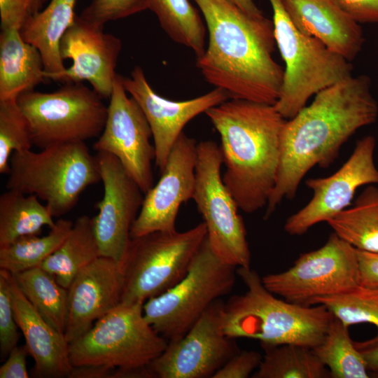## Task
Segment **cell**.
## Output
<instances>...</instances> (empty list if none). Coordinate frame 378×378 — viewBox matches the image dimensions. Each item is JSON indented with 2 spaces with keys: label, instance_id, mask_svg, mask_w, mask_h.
<instances>
[{
  "label": "cell",
  "instance_id": "8",
  "mask_svg": "<svg viewBox=\"0 0 378 378\" xmlns=\"http://www.w3.org/2000/svg\"><path fill=\"white\" fill-rule=\"evenodd\" d=\"M204 222L183 232L157 231L132 237L120 262L121 302L142 303L178 284L206 237Z\"/></svg>",
  "mask_w": 378,
  "mask_h": 378
},
{
  "label": "cell",
  "instance_id": "32",
  "mask_svg": "<svg viewBox=\"0 0 378 378\" xmlns=\"http://www.w3.org/2000/svg\"><path fill=\"white\" fill-rule=\"evenodd\" d=\"M349 327L333 317L321 342L312 349L332 378H368V369L355 346Z\"/></svg>",
  "mask_w": 378,
  "mask_h": 378
},
{
  "label": "cell",
  "instance_id": "14",
  "mask_svg": "<svg viewBox=\"0 0 378 378\" xmlns=\"http://www.w3.org/2000/svg\"><path fill=\"white\" fill-rule=\"evenodd\" d=\"M151 137L152 131L144 112L127 96L122 76L117 74L106 123L94 148L117 158L144 194L154 186L152 162L155 152L150 142Z\"/></svg>",
  "mask_w": 378,
  "mask_h": 378
},
{
  "label": "cell",
  "instance_id": "23",
  "mask_svg": "<svg viewBox=\"0 0 378 378\" xmlns=\"http://www.w3.org/2000/svg\"><path fill=\"white\" fill-rule=\"evenodd\" d=\"M47 80L42 56L20 29H1L0 101L17 99Z\"/></svg>",
  "mask_w": 378,
  "mask_h": 378
},
{
  "label": "cell",
  "instance_id": "20",
  "mask_svg": "<svg viewBox=\"0 0 378 378\" xmlns=\"http://www.w3.org/2000/svg\"><path fill=\"white\" fill-rule=\"evenodd\" d=\"M123 273L120 262L99 256L81 270L68 288L64 336L76 340L121 302Z\"/></svg>",
  "mask_w": 378,
  "mask_h": 378
},
{
  "label": "cell",
  "instance_id": "28",
  "mask_svg": "<svg viewBox=\"0 0 378 378\" xmlns=\"http://www.w3.org/2000/svg\"><path fill=\"white\" fill-rule=\"evenodd\" d=\"M12 275L32 306L51 326L64 335L69 312L68 289L41 267Z\"/></svg>",
  "mask_w": 378,
  "mask_h": 378
},
{
  "label": "cell",
  "instance_id": "7",
  "mask_svg": "<svg viewBox=\"0 0 378 378\" xmlns=\"http://www.w3.org/2000/svg\"><path fill=\"white\" fill-rule=\"evenodd\" d=\"M276 44L285 63L280 92L274 104L286 119L294 117L309 98L352 75L351 62L318 39L302 33L282 1L269 0Z\"/></svg>",
  "mask_w": 378,
  "mask_h": 378
},
{
  "label": "cell",
  "instance_id": "30",
  "mask_svg": "<svg viewBox=\"0 0 378 378\" xmlns=\"http://www.w3.org/2000/svg\"><path fill=\"white\" fill-rule=\"evenodd\" d=\"M148 9L174 42L190 48L197 58L205 51L206 27L189 0H148Z\"/></svg>",
  "mask_w": 378,
  "mask_h": 378
},
{
  "label": "cell",
  "instance_id": "3",
  "mask_svg": "<svg viewBox=\"0 0 378 378\" xmlns=\"http://www.w3.org/2000/svg\"><path fill=\"white\" fill-rule=\"evenodd\" d=\"M218 132L223 181L239 209L266 206L274 187L286 119L274 104L229 99L204 113Z\"/></svg>",
  "mask_w": 378,
  "mask_h": 378
},
{
  "label": "cell",
  "instance_id": "27",
  "mask_svg": "<svg viewBox=\"0 0 378 378\" xmlns=\"http://www.w3.org/2000/svg\"><path fill=\"white\" fill-rule=\"evenodd\" d=\"M53 216L34 195L8 190L0 196V246L52 227Z\"/></svg>",
  "mask_w": 378,
  "mask_h": 378
},
{
  "label": "cell",
  "instance_id": "41",
  "mask_svg": "<svg viewBox=\"0 0 378 378\" xmlns=\"http://www.w3.org/2000/svg\"><path fill=\"white\" fill-rule=\"evenodd\" d=\"M359 285L378 288V252L357 249Z\"/></svg>",
  "mask_w": 378,
  "mask_h": 378
},
{
  "label": "cell",
  "instance_id": "4",
  "mask_svg": "<svg viewBox=\"0 0 378 378\" xmlns=\"http://www.w3.org/2000/svg\"><path fill=\"white\" fill-rule=\"evenodd\" d=\"M237 274L247 290L223 303L222 322L227 337L253 339L261 345L293 344L311 349L321 342L334 317L327 307L277 298L251 267H237Z\"/></svg>",
  "mask_w": 378,
  "mask_h": 378
},
{
  "label": "cell",
  "instance_id": "6",
  "mask_svg": "<svg viewBox=\"0 0 378 378\" xmlns=\"http://www.w3.org/2000/svg\"><path fill=\"white\" fill-rule=\"evenodd\" d=\"M9 166L7 189L35 195L53 217L69 212L82 192L101 181L97 157L85 142L53 145L38 152L15 151Z\"/></svg>",
  "mask_w": 378,
  "mask_h": 378
},
{
  "label": "cell",
  "instance_id": "17",
  "mask_svg": "<svg viewBox=\"0 0 378 378\" xmlns=\"http://www.w3.org/2000/svg\"><path fill=\"white\" fill-rule=\"evenodd\" d=\"M197 145L184 132L179 136L160 179L144 195L131 228V238L157 231L176 230L179 208L192 199L195 190Z\"/></svg>",
  "mask_w": 378,
  "mask_h": 378
},
{
  "label": "cell",
  "instance_id": "9",
  "mask_svg": "<svg viewBox=\"0 0 378 378\" xmlns=\"http://www.w3.org/2000/svg\"><path fill=\"white\" fill-rule=\"evenodd\" d=\"M236 274L237 267L220 260L206 237L186 275L144 303V317L168 342L178 340L214 302L232 290Z\"/></svg>",
  "mask_w": 378,
  "mask_h": 378
},
{
  "label": "cell",
  "instance_id": "16",
  "mask_svg": "<svg viewBox=\"0 0 378 378\" xmlns=\"http://www.w3.org/2000/svg\"><path fill=\"white\" fill-rule=\"evenodd\" d=\"M96 157L104 195L95 204L99 213L93 218L94 233L101 256L120 263L145 194L117 158L106 152H98Z\"/></svg>",
  "mask_w": 378,
  "mask_h": 378
},
{
  "label": "cell",
  "instance_id": "35",
  "mask_svg": "<svg viewBox=\"0 0 378 378\" xmlns=\"http://www.w3.org/2000/svg\"><path fill=\"white\" fill-rule=\"evenodd\" d=\"M147 9L148 0H91L78 16L90 24L104 28L108 22Z\"/></svg>",
  "mask_w": 378,
  "mask_h": 378
},
{
  "label": "cell",
  "instance_id": "26",
  "mask_svg": "<svg viewBox=\"0 0 378 378\" xmlns=\"http://www.w3.org/2000/svg\"><path fill=\"white\" fill-rule=\"evenodd\" d=\"M326 223L334 233L356 249L378 252V188L367 187L352 206Z\"/></svg>",
  "mask_w": 378,
  "mask_h": 378
},
{
  "label": "cell",
  "instance_id": "29",
  "mask_svg": "<svg viewBox=\"0 0 378 378\" xmlns=\"http://www.w3.org/2000/svg\"><path fill=\"white\" fill-rule=\"evenodd\" d=\"M261 346L265 354L253 378L331 377L311 348L293 344Z\"/></svg>",
  "mask_w": 378,
  "mask_h": 378
},
{
  "label": "cell",
  "instance_id": "24",
  "mask_svg": "<svg viewBox=\"0 0 378 378\" xmlns=\"http://www.w3.org/2000/svg\"><path fill=\"white\" fill-rule=\"evenodd\" d=\"M76 0H51L20 29L22 37L41 52L47 79L62 83L66 67L60 41L74 22Z\"/></svg>",
  "mask_w": 378,
  "mask_h": 378
},
{
  "label": "cell",
  "instance_id": "21",
  "mask_svg": "<svg viewBox=\"0 0 378 378\" xmlns=\"http://www.w3.org/2000/svg\"><path fill=\"white\" fill-rule=\"evenodd\" d=\"M284 6L294 25L349 62L360 52L364 35L359 23L335 0H286Z\"/></svg>",
  "mask_w": 378,
  "mask_h": 378
},
{
  "label": "cell",
  "instance_id": "34",
  "mask_svg": "<svg viewBox=\"0 0 378 378\" xmlns=\"http://www.w3.org/2000/svg\"><path fill=\"white\" fill-rule=\"evenodd\" d=\"M33 145L30 124L17 99L0 101V173L8 174L13 152L30 150Z\"/></svg>",
  "mask_w": 378,
  "mask_h": 378
},
{
  "label": "cell",
  "instance_id": "42",
  "mask_svg": "<svg viewBox=\"0 0 378 378\" xmlns=\"http://www.w3.org/2000/svg\"><path fill=\"white\" fill-rule=\"evenodd\" d=\"M354 344L365 358L368 371L378 374V340L370 339Z\"/></svg>",
  "mask_w": 378,
  "mask_h": 378
},
{
  "label": "cell",
  "instance_id": "31",
  "mask_svg": "<svg viewBox=\"0 0 378 378\" xmlns=\"http://www.w3.org/2000/svg\"><path fill=\"white\" fill-rule=\"evenodd\" d=\"M74 223L59 218L45 236L31 234L0 246V269L15 274L41 263L53 253L71 232Z\"/></svg>",
  "mask_w": 378,
  "mask_h": 378
},
{
  "label": "cell",
  "instance_id": "36",
  "mask_svg": "<svg viewBox=\"0 0 378 378\" xmlns=\"http://www.w3.org/2000/svg\"><path fill=\"white\" fill-rule=\"evenodd\" d=\"M8 272L0 269V354L1 358L8 357L19 340Z\"/></svg>",
  "mask_w": 378,
  "mask_h": 378
},
{
  "label": "cell",
  "instance_id": "18",
  "mask_svg": "<svg viewBox=\"0 0 378 378\" xmlns=\"http://www.w3.org/2000/svg\"><path fill=\"white\" fill-rule=\"evenodd\" d=\"M122 81L149 123L155 152V166L160 172L164 169L171 150L183 132L186 125L200 113L230 99L225 91L215 88L194 99H167L153 90L144 70L139 66L132 69L130 77L122 76Z\"/></svg>",
  "mask_w": 378,
  "mask_h": 378
},
{
  "label": "cell",
  "instance_id": "2",
  "mask_svg": "<svg viewBox=\"0 0 378 378\" xmlns=\"http://www.w3.org/2000/svg\"><path fill=\"white\" fill-rule=\"evenodd\" d=\"M209 34L196 65L204 79L230 99L274 104L284 69L275 61L274 24L248 15L228 0H194Z\"/></svg>",
  "mask_w": 378,
  "mask_h": 378
},
{
  "label": "cell",
  "instance_id": "15",
  "mask_svg": "<svg viewBox=\"0 0 378 378\" xmlns=\"http://www.w3.org/2000/svg\"><path fill=\"white\" fill-rule=\"evenodd\" d=\"M376 139L366 136L358 140L344 164L333 174L306 180L313 192L310 201L287 218L285 231L302 235L310 227L332 217L351 204L356 190L365 185L378 184V169L374 161Z\"/></svg>",
  "mask_w": 378,
  "mask_h": 378
},
{
  "label": "cell",
  "instance_id": "45",
  "mask_svg": "<svg viewBox=\"0 0 378 378\" xmlns=\"http://www.w3.org/2000/svg\"><path fill=\"white\" fill-rule=\"evenodd\" d=\"M281 1H286V0H281Z\"/></svg>",
  "mask_w": 378,
  "mask_h": 378
},
{
  "label": "cell",
  "instance_id": "44",
  "mask_svg": "<svg viewBox=\"0 0 378 378\" xmlns=\"http://www.w3.org/2000/svg\"><path fill=\"white\" fill-rule=\"evenodd\" d=\"M241 10L245 12L249 15L260 18L263 17L262 12L256 6L254 0H228Z\"/></svg>",
  "mask_w": 378,
  "mask_h": 378
},
{
  "label": "cell",
  "instance_id": "43",
  "mask_svg": "<svg viewBox=\"0 0 378 378\" xmlns=\"http://www.w3.org/2000/svg\"><path fill=\"white\" fill-rule=\"evenodd\" d=\"M115 370L99 365L74 367L69 375L71 378H106L113 377Z\"/></svg>",
  "mask_w": 378,
  "mask_h": 378
},
{
  "label": "cell",
  "instance_id": "19",
  "mask_svg": "<svg viewBox=\"0 0 378 378\" xmlns=\"http://www.w3.org/2000/svg\"><path fill=\"white\" fill-rule=\"evenodd\" d=\"M121 50L119 38L76 15L59 44L62 59L72 61L63 74L62 83L86 80L102 99H109Z\"/></svg>",
  "mask_w": 378,
  "mask_h": 378
},
{
  "label": "cell",
  "instance_id": "39",
  "mask_svg": "<svg viewBox=\"0 0 378 378\" xmlns=\"http://www.w3.org/2000/svg\"><path fill=\"white\" fill-rule=\"evenodd\" d=\"M340 8L360 23L378 22V0H335Z\"/></svg>",
  "mask_w": 378,
  "mask_h": 378
},
{
  "label": "cell",
  "instance_id": "38",
  "mask_svg": "<svg viewBox=\"0 0 378 378\" xmlns=\"http://www.w3.org/2000/svg\"><path fill=\"white\" fill-rule=\"evenodd\" d=\"M262 356L255 351H240L220 368L212 378H247L257 370Z\"/></svg>",
  "mask_w": 378,
  "mask_h": 378
},
{
  "label": "cell",
  "instance_id": "37",
  "mask_svg": "<svg viewBox=\"0 0 378 378\" xmlns=\"http://www.w3.org/2000/svg\"><path fill=\"white\" fill-rule=\"evenodd\" d=\"M47 0H0L1 29H20Z\"/></svg>",
  "mask_w": 378,
  "mask_h": 378
},
{
  "label": "cell",
  "instance_id": "22",
  "mask_svg": "<svg viewBox=\"0 0 378 378\" xmlns=\"http://www.w3.org/2000/svg\"><path fill=\"white\" fill-rule=\"evenodd\" d=\"M8 277L16 321L24 337L28 354L34 361V374L41 378L69 377L74 367L69 358V343L64 335L32 306L8 272Z\"/></svg>",
  "mask_w": 378,
  "mask_h": 378
},
{
  "label": "cell",
  "instance_id": "33",
  "mask_svg": "<svg viewBox=\"0 0 378 378\" xmlns=\"http://www.w3.org/2000/svg\"><path fill=\"white\" fill-rule=\"evenodd\" d=\"M323 304L333 316L349 327L368 323L376 326L378 340V288L358 286L342 294L316 299L313 305Z\"/></svg>",
  "mask_w": 378,
  "mask_h": 378
},
{
  "label": "cell",
  "instance_id": "10",
  "mask_svg": "<svg viewBox=\"0 0 378 378\" xmlns=\"http://www.w3.org/2000/svg\"><path fill=\"white\" fill-rule=\"evenodd\" d=\"M17 102L30 124L34 145L41 149L97 137L107 118L102 98L82 83H65L51 92L31 90Z\"/></svg>",
  "mask_w": 378,
  "mask_h": 378
},
{
  "label": "cell",
  "instance_id": "11",
  "mask_svg": "<svg viewBox=\"0 0 378 378\" xmlns=\"http://www.w3.org/2000/svg\"><path fill=\"white\" fill-rule=\"evenodd\" d=\"M220 146L213 141L197 145L195 186L192 196L206 227L213 253L236 267H251V252L244 220L221 174Z\"/></svg>",
  "mask_w": 378,
  "mask_h": 378
},
{
  "label": "cell",
  "instance_id": "5",
  "mask_svg": "<svg viewBox=\"0 0 378 378\" xmlns=\"http://www.w3.org/2000/svg\"><path fill=\"white\" fill-rule=\"evenodd\" d=\"M143 304L120 302L69 343L72 366L108 367L113 377H150L148 366L168 341L146 321Z\"/></svg>",
  "mask_w": 378,
  "mask_h": 378
},
{
  "label": "cell",
  "instance_id": "12",
  "mask_svg": "<svg viewBox=\"0 0 378 378\" xmlns=\"http://www.w3.org/2000/svg\"><path fill=\"white\" fill-rule=\"evenodd\" d=\"M261 278L273 294L311 306L317 298L342 294L359 286L357 249L333 232L323 246L300 254L287 270Z\"/></svg>",
  "mask_w": 378,
  "mask_h": 378
},
{
  "label": "cell",
  "instance_id": "25",
  "mask_svg": "<svg viewBox=\"0 0 378 378\" xmlns=\"http://www.w3.org/2000/svg\"><path fill=\"white\" fill-rule=\"evenodd\" d=\"M99 256L93 218L83 215L76 218L59 247L39 267L55 276L57 282L68 289L76 274Z\"/></svg>",
  "mask_w": 378,
  "mask_h": 378
},
{
  "label": "cell",
  "instance_id": "40",
  "mask_svg": "<svg viewBox=\"0 0 378 378\" xmlns=\"http://www.w3.org/2000/svg\"><path fill=\"white\" fill-rule=\"evenodd\" d=\"M25 346H16L9 353L7 359L0 367V378H28Z\"/></svg>",
  "mask_w": 378,
  "mask_h": 378
},
{
  "label": "cell",
  "instance_id": "13",
  "mask_svg": "<svg viewBox=\"0 0 378 378\" xmlns=\"http://www.w3.org/2000/svg\"><path fill=\"white\" fill-rule=\"evenodd\" d=\"M218 299L203 313L178 340L168 342L164 351L148 366L150 377H211L240 351L234 338L223 330Z\"/></svg>",
  "mask_w": 378,
  "mask_h": 378
},
{
  "label": "cell",
  "instance_id": "1",
  "mask_svg": "<svg viewBox=\"0 0 378 378\" xmlns=\"http://www.w3.org/2000/svg\"><path fill=\"white\" fill-rule=\"evenodd\" d=\"M377 116L378 104L371 92L370 78L351 75L316 94L309 105L286 120L281 134L276 182L265 218L284 198L295 196L311 169L330 165L349 137L374 123Z\"/></svg>",
  "mask_w": 378,
  "mask_h": 378
}]
</instances>
